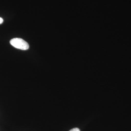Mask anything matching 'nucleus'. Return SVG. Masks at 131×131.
I'll return each instance as SVG.
<instances>
[{
	"mask_svg": "<svg viewBox=\"0 0 131 131\" xmlns=\"http://www.w3.org/2000/svg\"><path fill=\"white\" fill-rule=\"evenodd\" d=\"M10 43L16 49L21 50H27L29 49V46L27 42L19 38H15L10 41Z\"/></svg>",
	"mask_w": 131,
	"mask_h": 131,
	"instance_id": "f257e3e1",
	"label": "nucleus"
},
{
	"mask_svg": "<svg viewBox=\"0 0 131 131\" xmlns=\"http://www.w3.org/2000/svg\"><path fill=\"white\" fill-rule=\"evenodd\" d=\"M3 22V19L2 18H1L0 17V24H2Z\"/></svg>",
	"mask_w": 131,
	"mask_h": 131,
	"instance_id": "7ed1b4c3",
	"label": "nucleus"
},
{
	"mask_svg": "<svg viewBox=\"0 0 131 131\" xmlns=\"http://www.w3.org/2000/svg\"><path fill=\"white\" fill-rule=\"evenodd\" d=\"M69 131H80V129L78 128H74L71 129Z\"/></svg>",
	"mask_w": 131,
	"mask_h": 131,
	"instance_id": "f03ea898",
	"label": "nucleus"
}]
</instances>
